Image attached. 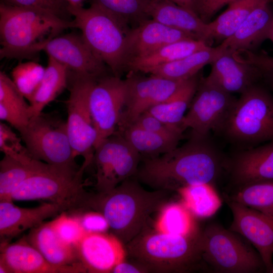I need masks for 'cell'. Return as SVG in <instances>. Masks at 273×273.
Returning <instances> with one entry per match:
<instances>
[{
    "mask_svg": "<svg viewBox=\"0 0 273 273\" xmlns=\"http://www.w3.org/2000/svg\"><path fill=\"white\" fill-rule=\"evenodd\" d=\"M221 168L215 150L206 138L190 136L180 147L153 158H145L136 175L157 190H176L190 185L213 184Z\"/></svg>",
    "mask_w": 273,
    "mask_h": 273,
    "instance_id": "6da1fadb",
    "label": "cell"
},
{
    "mask_svg": "<svg viewBox=\"0 0 273 273\" xmlns=\"http://www.w3.org/2000/svg\"><path fill=\"white\" fill-rule=\"evenodd\" d=\"M69 28H74L73 20H65L37 9L1 3L0 58H33L47 42Z\"/></svg>",
    "mask_w": 273,
    "mask_h": 273,
    "instance_id": "7a4b0ae2",
    "label": "cell"
},
{
    "mask_svg": "<svg viewBox=\"0 0 273 273\" xmlns=\"http://www.w3.org/2000/svg\"><path fill=\"white\" fill-rule=\"evenodd\" d=\"M164 193L161 190L146 191L129 178L108 192L89 194L85 209L102 213L117 237L130 241L142 232L148 217L163 204Z\"/></svg>",
    "mask_w": 273,
    "mask_h": 273,
    "instance_id": "3957f363",
    "label": "cell"
},
{
    "mask_svg": "<svg viewBox=\"0 0 273 273\" xmlns=\"http://www.w3.org/2000/svg\"><path fill=\"white\" fill-rule=\"evenodd\" d=\"M73 17L74 28L79 29L84 41L109 68L120 77L125 67L126 35L130 29L114 16L90 4L87 8L68 6Z\"/></svg>",
    "mask_w": 273,
    "mask_h": 273,
    "instance_id": "277c9868",
    "label": "cell"
},
{
    "mask_svg": "<svg viewBox=\"0 0 273 273\" xmlns=\"http://www.w3.org/2000/svg\"><path fill=\"white\" fill-rule=\"evenodd\" d=\"M221 129L239 143L273 141V96L269 89L259 82L241 94Z\"/></svg>",
    "mask_w": 273,
    "mask_h": 273,
    "instance_id": "5b68a950",
    "label": "cell"
},
{
    "mask_svg": "<svg viewBox=\"0 0 273 273\" xmlns=\"http://www.w3.org/2000/svg\"><path fill=\"white\" fill-rule=\"evenodd\" d=\"M200 249L204 263L216 272L254 273L266 271L256 250L239 234L212 223L201 231Z\"/></svg>",
    "mask_w": 273,
    "mask_h": 273,
    "instance_id": "8992f818",
    "label": "cell"
},
{
    "mask_svg": "<svg viewBox=\"0 0 273 273\" xmlns=\"http://www.w3.org/2000/svg\"><path fill=\"white\" fill-rule=\"evenodd\" d=\"M85 169L83 165L77 171L52 166L23 181L13 192L12 200H47L58 205L64 212L78 213L85 210L89 195L82 179Z\"/></svg>",
    "mask_w": 273,
    "mask_h": 273,
    "instance_id": "52a82bcc",
    "label": "cell"
},
{
    "mask_svg": "<svg viewBox=\"0 0 273 273\" xmlns=\"http://www.w3.org/2000/svg\"><path fill=\"white\" fill-rule=\"evenodd\" d=\"M201 231L187 235H175L157 231L134 244L131 251L136 256L154 268L186 272L204 263L200 249Z\"/></svg>",
    "mask_w": 273,
    "mask_h": 273,
    "instance_id": "ba28073f",
    "label": "cell"
},
{
    "mask_svg": "<svg viewBox=\"0 0 273 273\" xmlns=\"http://www.w3.org/2000/svg\"><path fill=\"white\" fill-rule=\"evenodd\" d=\"M19 133L34 159L63 170L76 171L79 168L75 163L66 121L42 112L30 118Z\"/></svg>",
    "mask_w": 273,
    "mask_h": 273,
    "instance_id": "9c48e42d",
    "label": "cell"
},
{
    "mask_svg": "<svg viewBox=\"0 0 273 273\" xmlns=\"http://www.w3.org/2000/svg\"><path fill=\"white\" fill-rule=\"evenodd\" d=\"M98 78L68 70L67 132L74 157H82V164L86 167L93 162L97 140L89 97L91 88Z\"/></svg>",
    "mask_w": 273,
    "mask_h": 273,
    "instance_id": "30bf717a",
    "label": "cell"
},
{
    "mask_svg": "<svg viewBox=\"0 0 273 273\" xmlns=\"http://www.w3.org/2000/svg\"><path fill=\"white\" fill-rule=\"evenodd\" d=\"M235 100L207 77L200 79L181 129L190 128L191 136L206 138L210 131L221 128Z\"/></svg>",
    "mask_w": 273,
    "mask_h": 273,
    "instance_id": "8fae6325",
    "label": "cell"
},
{
    "mask_svg": "<svg viewBox=\"0 0 273 273\" xmlns=\"http://www.w3.org/2000/svg\"><path fill=\"white\" fill-rule=\"evenodd\" d=\"M141 155L119 132L115 131L95 149V188L99 193L108 192L136 174Z\"/></svg>",
    "mask_w": 273,
    "mask_h": 273,
    "instance_id": "7c38bea8",
    "label": "cell"
},
{
    "mask_svg": "<svg viewBox=\"0 0 273 273\" xmlns=\"http://www.w3.org/2000/svg\"><path fill=\"white\" fill-rule=\"evenodd\" d=\"M187 79H171L153 74L144 76L128 72L125 79L126 101L118 125L119 130L131 124L151 108L167 100Z\"/></svg>",
    "mask_w": 273,
    "mask_h": 273,
    "instance_id": "4fadbf2b",
    "label": "cell"
},
{
    "mask_svg": "<svg viewBox=\"0 0 273 273\" xmlns=\"http://www.w3.org/2000/svg\"><path fill=\"white\" fill-rule=\"evenodd\" d=\"M126 86L120 77L106 75L97 79L89 94V104L97 132L95 148L116 131L125 106Z\"/></svg>",
    "mask_w": 273,
    "mask_h": 273,
    "instance_id": "5bb4252c",
    "label": "cell"
},
{
    "mask_svg": "<svg viewBox=\"0 0 273 273\" xmlns=\"http://www.w3.org/2000/svg\"><path fill=\"white\" fill-rule=\"evenodd\" d=\"M233 219L230 230L239 234L258 251L270 272L273 250V215L265 214L225 197Z\"/></svg>",
    "mask_w": 273,
    "mask_h": 273,
    "instance_id": "9a60e30c",
    "label": "cell"
},
{
    "mask_svg": "<svg viewBox=\"0 0 273 273\" xmlns=\"http://www.w3.org/2000/svg\"><path fill=\"white\" fill-rule=\"evenodd\" d=\"M42 51L69 71L96 78L108 75L109 68L95 55L81 34L57 36L46 43Z\"/></svg>",
    "mask_w": 273,
    "mask_h": 273,
    "instance_id": "2e32d148",
    "label": "cell"
},
{
    "mask_svg": "<svg viewBox=\"0 0 273 273\" xmlns=\"http://www.w3.org/2000/svg\"><path fill=\"white\" fill-rule=\"evenodd\" d=\"M86 270L81 263L58 266L49 262L23 238L13 243H1L0 273H79Z\"/></svg>",
    "mask_w": 273,
    "mask_h": 273,
    "instance_id": "e0dca14e",
    "label": "cell"
},
{
    "mask_svg": "<svg viewBox=\"0 0 273 273\" xmlns=\"http://www.w3.org/2000/svg\"><path fill=\"white\" fill-rule=\"evenodd\" d=\"M74 246L80 262L88 272H112L125 257L120 240L105 232H86Z\"/></svg>",
    "mask_w": 273,
    "mask_h": 273,
    "instance_id": "ac0fdd59",
    "label": "cell"
},
{
    "mask_svg": "<svg viewBox=\"0 0 273 273\" xmlns=\"http://www.w3.org/2000/svg\"><path fill=\"white\" fill-rule=\"evenodd\" d=\"M188 39L196 38L153 19H147L130 28L126 34L125 66L131 59L147 55L167 44Z\"/></svg>",
    "mask_w": 273,
    "mask_h": 273,
    "instance_id": "d6986e66",
    "label": "cell"
},
{
    "mask_svg": "<svg viewBox=\"0 0 273 273\" xmlns=\"http://www.w3.org/2000/svg\"><path fill=\"white\" fill-rule=\"evenodd\" d=\"M210 65L207 77L231 94H241L262 80L257 67L236 52L224 51Z\"/></svg>",
    "mask_w": 273,
    "mask_h": 273,
    "instance_id": "ffe728a7",
    "label": "cell"
},
{
    "mask_svg": "<svg viewBox=\"0 0 273 273\" xmlns=\"http://www.w3.org/2000/svg\"><path fill=\"white\" fill-rule=\"evenodd\" d=\"M13 201H0V236L1 243L23 232L41 224L50 217L64 212L58 205L43 203L33 208H23Z\"/></svg>",
    "mask_w": 273,
    "mask_h": 273,
    "instance_id": "44dd1931",
    "label": "cell"
},
{
    "mask_svg": "<svg viewBox=\"0 0 273 273\" xmlns=\"http://www.w3.org/2000/svg\"><path fill=\"white\" fill-rule=\"evenodd\" d=\"M231 173L239 188L273 181V141L238 154L231 163Z\"/></svg>",
    "mask_w": 273,
    "mask_h": 273,
    "instance_id": "7402d4cb",
    "label": "cell"
},
{
    "mask_svg": "<svg viewBox=\"0 0 273 273\" xmlns=\"http://www.w3.org/2000/svg\"><path fill=\"white\" fill-rule=\"evenodd\" d=\"M147 14L149 18L190 34L197 39L208 44L210 42L208 23L195 12L170 0H150Z\"/></svg>",
    "mask_w": 273,
    "mask_h": 273,
    "instance_id": "603a6c76",
    "label": "cell"
},
{
    "mask_svg": "<svg viewBox=\"0 0 273 273\" xmlns=\"http://www.w3.org/2000/svg\"><path fill=\"white\" fill-rule=\"evenodd\" d=\"M268 2L256 8L232 36L220 43L224 51H255L263 41L268 39L273 21V14Z\"/></svg>",
    "mask_w": 273,
    "mask_h": 273,
    "instance_id": "cb8c5ba5",
    "label": "cell"
},
{
    "mask_svg": "<svg viewBox=\"0 0 273 273\" xmlns=\"http://www.w3.org/2000/svg\"><path fill=\"white\" fill-rule=\"evenodd\" d=\"M26 238L53 264L68 266L81 263L75 246L60 237L52 220L31 229Z\"/></svg>",
    "mask_w": 273,
    "mask_h": 273,
    "instance_id": "d4e9b609",
    "label": "cell"
},
{
    "mask_svg": "<svg viewBox=\"0 0 273 273\" xmlns=\"http://www.w3.org/2000/svg\"><path fill=\"white\" fill-rule=\"evenodd\" d=\"M209 46L205 41L197 39L177 41L164 46L147 55L129 60L126 64L124 70L149 73L154 68L186 57Z\"/></svg>",
    "mask_w": 273,
    "mask_h": 273,
    "instance_id": "484cf974",
    "label": "cell"
},
{
    "mask_svg": "<svg viewBox=\"0 0 273 273\" xmlns=\"http://www.w3.org/2000/svg\"><path fill=\"white\" fill-rule=\"evenodd\" d=\"M52 166L33 158L20 159L5 155L0 161V201H13V192L23 181Z\"/></svg>",
    "mask_w": 273,
    "mask_h": 273,
    "instance_id": "4316f807",
    "label": "cell"
},
{
    "mask_svg": "<svg viewBox=\"0 0 273 273\" xmlns=\"http://www.w3.org/2000/svg\"><path fill=\"white\" fill-rule=\"evenodd\" d=\"M68 86V69L48 56L43 78L29 103L30 118L39 115Z\"/></svg>",
    "mask_w": 273,
    "mask_h": 273,
    "instance_id": "83f0119b",
    "label": "cell"
},
{
    "mask_svg": "<svg viewBox=\"0 0 273 273\" xmlns=\"http://www.w3.org/2000/svg\"><path fill=\"white\" fill-rule=\"evenodd\" d=\"M127 142L145 158L167 153L178 146L183 134L167 135L147 131L131 124L119 130Z\"/></svg>",
    "mask_w": 273,
    "mask_h": 273,
    "instance_id": "f1b7e54d",
    "label": "cell"
},
{
    "mask_svg": "<svg viewBox=\"0 0 273 273\" xmlns=\"http://www.w3.org/2000/svg\"><path fill=\"white\" fill-rule=\"evenodd\" d=\"M224 50L219 44L209 46L170 63L161 65L151 70L153 74L175 80L190 78L197 74L205 66L211 63Z\"/></svg>",
    "mask_w": 273,
    "mask_h": 273,
    "instance_id": "f546056e",
    "label": "cell"
},
{
    "mask_svg": "<svg viewBox=\"0 0 273 273\" xmlns=\"http://www.w3.org/2000/svg\"><path fill=\"white\" fill-rule=\"evenodd\" d=\"M199 81L198 74L188 79L169 99L146 112L169 125L181 129L180 123L196 92Z\"/></svg>",
    "mask_w": 273,
    "mask_h": 273,
    "instance_id": "4dcf8cb0",
    "label": "cell"
},
{
    "mask_svg": "<svg viewBox=\"0 0 273 273\" xmlns=\"http://www.w3.org/2000/svg\"><path fill=\"white\" fill-rule=\"evenodd\" d=\"M269 1L237 0L229 4L216 19L208 23L210 41L221 42L232 36L256 8Z\"/></svg>",
    "mask_w": 273,
    "mask_h": 273,
    "instance_id": "1f68e13d",
    "label": "cell"
},
{
    "mask_svg": "<svg viewBox=\"0 0 273 273\" xmlns=\"http://www.w3.org/2000/svg\"><path fill=\"white\" fill-rule=\"evenodd\" d=\"M182 203L193 216L205 218L214 215L221 205V201L213 185L200 183L183 187L177 191Z\"/></svg>",
    "mask_w": 273,
    "mask_h": 273,
    "instance_id": "d6a6232c",
    "label": "cell"
},
{
    "mask_svg": "<svg viewBox=\"0 0 273 273\" xmlns=\"http://www.w3.org/2000/svg\"><path fill=\"white\" fill-rule=\"evenodd\" d=\"M194 216L183 203H171L163 208L156 222L157 232L187 236L195 232Z\"/></svg>",
    "mask_w": 273,
    "mask_h": 273,
    "instance_id": "836d02e7",
    "label": "cell"
},
{
    "mask_svg": "<svg viewBox=\"0 0 273 273\" xmlns=\"http://www.w3.org/2000/svg\"><path fill=\"white\" fill-rule=\"evenodd\" d=\"M225 197L265 214L273 215V181L254 183L239 188Z\"/></svg>",
    "mask_w": 273,
    "mask_h": 273,
    "instance_id": "e575fe53",
    "label": "cell"
},
{
    "mask_svg": "<svg viewBox=\"0 0 273 273\" xmlns=\"http://www.w3.org/2000/svg\"><path fill=\"white\" fill-rule=\"evenodd\" d=\"M150 0H90L94 4L118 19L125 26L138 25L150 18L147 8Z\"/></svg>",
    "mask_w": 273,
    "mask_h": 273,
    "instance_id": "d590c367",
    "label": "cell"
},
{
    "mask_svg": "<svg viewBox=\"0 0 273 273\" xmlns=\"http://www.w3.org/2000/svg\"><path fill=\"white\" fill-rule=\"evenodd\" d=\"M45 68L34 61L20 62L12 71V79L20 92L31 102L44 73Z\"/></svg>",
    "mask_w": 273,
    "mask_h": 273,
    "instance_id": "8d00e7d4",
    "label": "cell"
},
{
    "mask_svg": "<svg viewBox=\"0 0 273 273\" xmlns=\"http://www.w3.org/2000/svg\"><path fill=\"white\" fill-rule=\"evenodd\" d=\"M60 237L65 242L75 246L86 233L77 215L71 216L63 212L52 220Z\"/></svg>",
    "mask_w": 273,
    "mask_h": 273,
    "instance_id": "74e56055",
    "label": "cell"
},
{
    "mask_svg": "<svg viewBox=\"0 0 273 273\" xmlns=\"http://www.w3.org/2000/svg\"><path fill=\"white\" fill-rule=\"evenodd\" d=\"M12 79L4 72H0V103L27 114L30 117L28 104Z\"/></svg>",
    "mask_w": 273,
    "mask_h": 273,
    "instance_id": "f35d334b",
    "label": "cell"
},
{
    "mask_svg": "<svg viewBox=\"0 0 273 273\" xmlns=\"http://www.w3.org/2000/svg\"><path fill=\"white\" fill-rule=\"evenodd\" d=\"M1 3L12 6L37 9L65 20H72L68 5L62 0H1Z\"/></svg>",
    "mask_w": 273,
    "mask_h": 273,
    "instance_id": "ab89813d",
    "label": "cell"
},
{
    "mask_svg": "<svg viewBox=\"0 0 273 273\" xmlns=\"http://www.w3.org/2000/svg\"><path fill=\"white\" fill-rule=\"evenodd\" d=\"M22 141L9 125L1 122L0 150L4 155L20 159L32 157Z\"/></svg>",
    "mask_w": 273,
    "mask_h": 273,
    "instance_id": "60d3db41",
    "label": "cell"
},
{
    "mask_svg": "<svg viewBox=\"0 0 273 273\" xmlns=\"http://www.w3.org/2000/svg\"><path fill=\"white\" fill-rule=\"evenodd\" d=\"M243 56L259 69L261 74V81L266 84L273 96V57L249 51L244 52Z\"/></svg>",
    "mask_w": 273,
    "mask_h": 273,
    "instance_id": "b9f144b4",
    "label": "cell"
},
{
    "mask_svg": "<svg viewBox=\"0 0 273 273\" xmlns=\"http://www.w3.org/2000/svg\"><path fill=\"white\" fill-rule=\"evenodd\" d=\"M131 124L147 131L164 134H183L180 128L169 125L148 112L141 115Z\"/></svg>",
    "mask_w": 273,
    "mask_h": 273,
    "instance_id": "7bdbcfd3",
    "label": "cell"
},
{
    "mask_svg": "<svg viewBox=\"0 0 273 273\" xmlns=\"http://www.w3.org/2000/svg\"><path fill=\"white\" fill-rule=\"evenodd\" d=\"M77 215L86 232H105L109 228L104 216L98 211H90Z\"/></svg>",
    "mask_w": 273,
    "mask_h": 273,
    "instance_id": "ee69618b",
    "label": "cell"
},
{
    "mask_svg": "<svg viewBox=\"0 0 273 273\" xmlns=\"http://www.w3.org/2000/svg\"><path fill=\"white\" fill-rule=\"evenodd\" d=\"M237 0H198L196 13L205 22L210 19L222 7Z\"/></svg>",
    "mask_w": 273,
    "mask_h": 273,
    "instance_id": "f6af8a7d",
    "label": "cell"
},
{
    "mask_svg": "<svg viewBox=\"0 0 273 273\" xmlns=\"http://www.w3.org/2000/svg\"><path fill=\"white\" fill-rule=\"evenodd\" d=\"M141 270L131 264L125 262L124 261L116 265L111 272L115 273H139Z\"/></svg>",
    "mask_w": 273,
    "mask_h": 273,
    "instance_id": "bcb514c9",
    "label": "cell"
},
{
    "mask_svg": "<svg viewBox=\"0 0 273 273\" xmlns=\"http://www.w3.org/2000/svg\"><path fill=\"white\" fill-rule=\"evenodd\" d=\"M176 4L189 9L196 13L198 0H170Z\"/></svg>",
    "mask_w": 273,
    "mask_h": 273,
    "instance_id": "7dc6e473",
    "label": "cell"
},
{
    "mask_svg": "<svg viewBox=\"0 0 273 273\" xmlns=\"http://www.w3.org/2000/svg\"><path fill=\"white\" fill-rule=\"evenodd\" d=\"M66 3L69 7H83L84 3L87 0H62Z\"/></svg>",
    "mask_w": 273,
    "mask_h": 273,
    "instance_id": "c3c4849f",
    "label": "cell"
},
{
    "mask_svg": "<svg viewBox=\"0 0 273 273\" xmlns=\"http://www.w3.org/2000/svg\"><path fill=\"white\" fill-rule=\"evenodd\" d=\"M268 39H270L273 42V21L269 30L268 34Z\"/></svg>",
    "mask_w": 273,
    "mask_h": 273,
    "instance_id": "681fc988",
    "label": "cell"
},
{
    "mask_svg": "<svg viewBox=\"0 0 273 273\" xmlns=\"http://www.w3.org/2000/svg\"><path fill=\"white\" fill-rule=\"evenodd\" d=\"M270 272L273 273V250H272V266L271 268Z\"/></svg>",
    "mask_w": 273,
    "mask_h": 273,
    "instance_id": "f907efd6",
    "label": "cell"
}]
</instances>
